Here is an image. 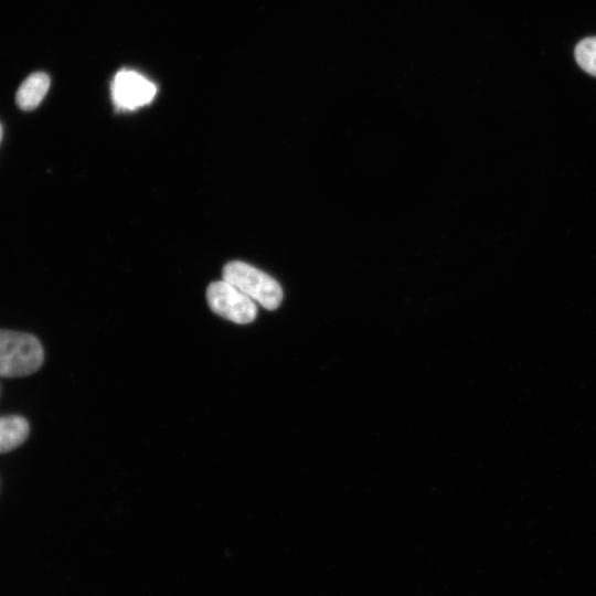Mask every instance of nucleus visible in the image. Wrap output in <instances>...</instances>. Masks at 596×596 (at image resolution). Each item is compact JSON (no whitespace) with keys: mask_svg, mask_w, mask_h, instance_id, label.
<instances>
[{"mask_svg":"<svg viewBox=\"0 0 596 596\" xmlns=\"http://www.w3.org/2000/svg\"><path fill=\"white\" fill-rule=\"evenodd\" d=\"M43 358V348L32 334L0 330V376L30 375L41 366Z\"/></svg>","mask_w":596,"mask_h":596,"instance_id":"f257e3e1","label":"nucleus"},{"mask_svg":"<svg viewBox=\"0 0 596 596\" xmlns=\"http://www.w3.org/2000/svg\"><path fill=\"white\" fill-rule=\"evenodd\" d=\"M223 279L266 309H276L283 300L280 285L266 273L246 263L235 260L226 264Z\"/></svg>","mask_w":596,"mask_h":596,"instance_id":"f03ea898","label":"nucleus"},{"mask_svg":"<svg viewBox=\"0 0 596 596\" xmlns=\"http://www.w3.org/2000/svg\"><path fill=\"white\" fill-rule=\"evenodd\" d=\"M206 300L213 312L235 323H249L257 316L255 301L224 279L209 285Z\"/></svg>","mask_w":596,"mask_h":596,"instance_id":"7ed1b4c3","label":"nucleus"},{"mask_svg":"<svg viewBox=\"0 0 596 596\" xmlns=\"http://www.w3.org/2000/svg\"><path fill=\"white\" fill-rule=\"evenodd\" d=\"M157 88L153 83L134 71H120L116 74L111 95L119 109L134 110L149 104Z\"/></svg>","mask_w":596,"mask_h":596,"instance_id":"20e7f679","label":"nucleus"},{"mask_svg":"<svg viewBox=\"0 0 596 596\" xmlns=\"http://www.w3.org/2000/svg\"><path fill=\"white\" fill-rule=\"evenodd\" d=\"M50 87V77L43 72L29 75L19 86L15 103L22 110H32L40 105Z\"/></svg>","mask_w":596,"mask_h":596,"instance_id":"39448f33","label":"nucleus"},{"mask_svg":"<svg viewBox=\"0 0 596 596\" xmlns=\"http://www.w3.org/2000/svg\"><path fill=\"white\" fill-rule=\"evenodd\" d=\"M29 435V424L20 416L0 417V453L20 446Z\"/></svg>","mask_w":596,"mask_h":596,"instance_id":"423d86ee","label":"nucleus"},{"mask_svg":"<svg viewBox=\"0 0 596 596\" xmlns=\"http://www.w3.org/2000/svg\"><path fill=\"white\" fill-rule=\"evenodd\" d=\"M574 55L578 66L596 77V36L585 38L578 42Z\"/></svg>","mask_w":596,"mask_h":596,"instance_id":"0eeeda50","label":"nucleus"},{"mask_svg":"<svg viewBox=\"0 0 596 596\" xmlns=\"http://www.w3.org/2000/svg\"><path fill=\"white\" fill-rule=\"evenodd\" d=\"M2 134H3V132H2V127H1V125H0V142H1V139H2Z\"/></svg>","mask_w":596,"mask_h":596,"instance_id":"6e6552de","label":"nucleus"}]
</instances>
